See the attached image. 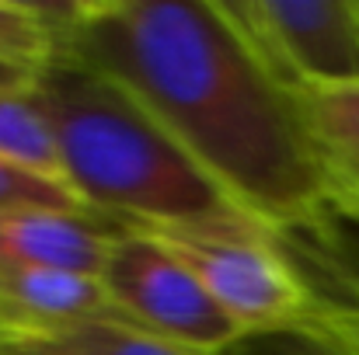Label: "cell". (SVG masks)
I'll list each match as a JSON object with an SVG mask.
<instances>
[{"label":"cell","instance_id":"1","mask_svg":"<svg viewBox=\"0 0 359 355\" xmlns=\"http://www.w3.org/2000/svg\"><path fill=\"white\" fill-rule=\"evenodd\" d=\"M49 18L53 46L129 88L248 216L283 234L335 213L297 95L224 0H95Z\"/></svg>","mask_w":359,"mask_h":355},{"label":"cell","instance_id":"2","mask_svg":"<svg viewBox=\"0 0 359 355\" xmlns=\"http://www.w3.org/2000/svg\"><path fill=\"white\" fill-rule=\"evenodd\" d=\"M53 122L63 178L122 227L157 230L244 213L129 88L53 46L32 84Z\"/></svg>","mask_w":359,"mask_h":355},{"label":"cell","instance_id":"3","mask_svg":"<svg viewBox=\"0 0 359 355\" xmlns=\"http://www.w3.org/2000/svg\"><path fill=\"white\" fill-rule=\"evenodd\" d=\"M147 234L168 244L199 275L244 335L304 324L318 307V293L279 244L283 234L248 213L210 223L157 227Z\"/></svg>","mask_w":359,"mask_h":355},{"label":"cell","instance_id":"4","mask_svg":"<svg viewBox=\"0 0 359 355\" xmlns=\"http://www.w3.org/2000/svg\"><path fill=\"white\" fill-rule=\"evenodd\" d=\"M102 286L116 317L164 342L224 355L244 338L199 275L147 230L122 227Z\"/></svg>","mask_w":359,"mask_h":355},{"label":"cell","instance_id":"5","mask_svg":"<svg viewBox=\"0 0 359 355\" xmlns=\"http://www.w3.org/2000/svg\"><path fill=\"white\" fill-rule=\"evenodd\" d=\"M227 7L290 91L359 84V0H231Z\"/></svg>","mask_w":359,"mask_h":355},{"label":"cell","instance_id":"6","mask_svg":"<svg viewBox=\"0 0 359 355\" xmlns=\"http://www.w3.org/2000/svg\"><path fill=\"white\" fill-rule=\"evenodd\" d=\"M98 317H112L102 279L0 258V338L46 342Z\"/></svg>","mask_w":359,"mask_h":355},{"label":"cell","instance_id":"7","mask_svg":"<svg viewBox=\"0 0 359 355\" xmlns=\"http://www.w3.org/2000/svg\"><path fill=\"white\" fill-rule=\"evenodd\" d=\"M122 223L98 213L18 209L0 213V258L102 279Z\"/></svg>","mask_w":359,"mask_h":355},{"label":"cell","instance_id":"8","mask_svg":"<svg viewBox=\"0 0 359 355\" xmlns=\"http://www.w3.org/2000/svg\"><path fill=\"white\" fill-rule=\"evenodd\" d=\"M304 122L314 136V146L332 174L342 216L353 202H359V84L335 88H307L293 91Z\"/></svg>","mask_w":359,"mask_h":355},{"label":"cell","instance_id":"9","mask_svg":"<svg viewBox=\"0 0 359 355\" xmlns=\"http://www.w3.org/2000/svg\"><path fill=\"white\" fill-rule=\"evenodd\" d=\"M0 157L67 185L53 122L35 91H0Z\"/></svg>","mask_w":359,"mask_h":355},{"label":"cell","instance_id":"10","mask_svg":"<svg viewBox=\"0 0 359 355\" xmlns=\"http://www.w3.org/2000/svg\"><path fill=\"white\" fill-rule=\"evenodd\" d=\"M46 345H53L60 355H213L164 342L157 335H147V331L126 324L116 314L98 317V321H84L56 338H46Z\"/></svg>","mask_w":359,"mask_h":355},{"label":"cell","instance_id":"11","mask_svg":"<svg viewBox=\"0 0 359 355\" xmlns=\"http://www.w3.org/2000/svg\"><path fill=\"white\" fill-rule=\"evenodd\" d=\"M18 209H67V213H95L88 209L77 192L63 181L42 178L28 167H18L14 160L0 157V213Z\"/></svg>","mask_w":359,"mask_h":355},{"label":"cell","instance_id":"12","mask_svg":"<svg viewBox=\"0 0 359 355\" xmlns=\"http://www.w3.org/2000/svg\"><path fill=\"white\" fill-rule=\"evenodd\" d=\"M224 355H353L342 349L339 342H332L328 335H321L318 328L293 324V328H276V331H255L244 335L238 345H231Z\"/></svg>","mask_w":359,"mask_h":355},{"label":"cell","instance_id":"13","mask_svg":"<svg viewBox=\"0 0 359 355\" xmlns=\"http://www.w3.org/2000/svg\"><path fill=\"white\" fill-rule=\"evenodd\" d=\"M0 46L49 56L53 53V18L46 4H11L0 0Z\"/></svg>","mask_w":359,"mask_h":355},{"label":"cell","instance_id":"14","mask_svg":"<svg viewBox=\"0 0 359 355\" xmlns=\"http://www.w3.org/2000/svg\"><path fill=\"white\" fill-rule=\"evenodd\" d=\"M307 324L328 335L332 342H339L342 349H349L353 355H359V303H328L318 296V307L311 310Z\"/></svg>","mask_w":359,"mask_h":355},{"label":"cell","instance_id":"15","mask_svg":"<svg viewBox=\"0 0 359 355\" xmlns=\"http://www.w3.org/2000/svg\"><path fill=\"white\" fill-rule=\"evenodd\" d=\"M0 355H60L46 342H25V338H0Z\"/></svg>","mask_w":359,"mask_h":355},{"label":"cell","instance_id":"16","mask_svg":"<svg viewBox=\"0 0 359 355\" xmlns=\"http://www.w3.org/2000/svg\"><path fill=\"white\" fill-rule=\"evenodd\" d=\"M342 216H349V220H356V223H359V202H353V206H349Z\"/></svg>","mask_w":359,"mask_h":355}]
</instances>
